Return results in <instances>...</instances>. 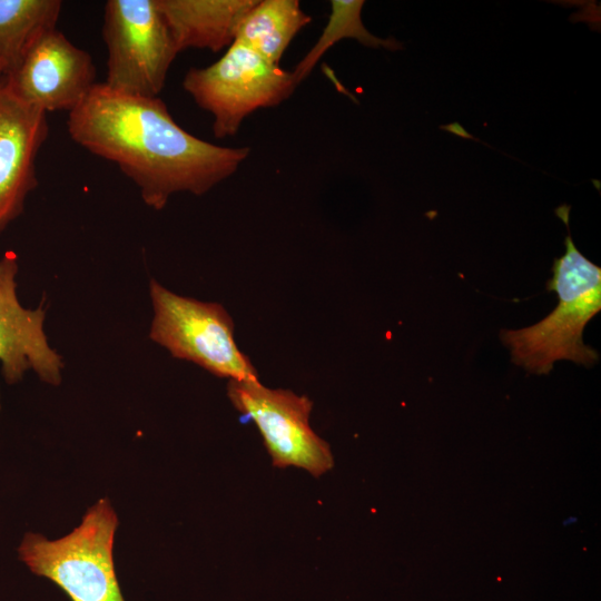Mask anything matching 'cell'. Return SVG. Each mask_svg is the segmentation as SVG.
I'll list each match as a JSON object with an SVG mask.
<instances>
[{
	"mask_svg": "<svg viewBox=\"0 0 601 601\" xmlns=\"http://www.w3.org/2000/svg\"><path fill=\"white\" fill-rule=\"evenodd\" d=\"M154 318L149 337L174 357L193 362L233 381H258L249 358L234 339V323L217 303L180 296L150 282Z\"/></svg>",
	"mask_w": 601,
	"mask_h": 601,
	"instance_id": "cell-5",
	"label": "cell"
},
{
	"mask_svg": "<svg viewBox=\"0 0 601 601\" xmlns=\"http://www.w3.org/2000/svg\"><path fill=\"white\" fill-rule=\"evenodd\" d=\"M61 6L60 0H0V61L6 76L45 32L56 28Z\"/></svg>",
	"mask_w": 601,
	"mask_h": 601,
	"instance_id": "cell-13",
	"label": "cell"
},
{
	"mask_svg": "<svg viewBox=\"0 0 601 601\" xmlns=\"http://www.w3.org/2000/svg\"><path fill=\"white\" fill-rule=\"evenodd\" d=\"M47 114L0 85V231L23 210L37 186L36 157L47 139Z\"/></svg>",
	"mask_w": 601,
	"mask_h": 601,
	"instance_id": "cell-10",
	"label": "cell"
},
{
	"mask_svg": "<svg viewBox=\"0 0 601 601\" xmlns=\"http://www.w3.org/2000/svg\"><path fill=\"white\" fill-rule=\"evenodd\" d=\"M96 83L90 55L57 28L45 32L4 78V85L18 98L46 114H69Z\"/></svg>",
	"mask_w": 601,
	"mask_h": 601,
	"instance_id": "cell-8",
	"label": "cell"
},
{
	"mask_svg": "<svg viewBox=\"0 0 601 601\" xmlns=\"http://www.w3.org/2000/svg\"><path fill=\"white\" fill-rule=\"evenodd\" d=\"M6 78V68L3 63L0 61V85L3 82Z\"/></svg>",
	"mask_w": 601,
	"mask_h": 601,
	"instance_id": "cell-15",
	"label": "cell"
},
{
	"mask_svg": "<svg viewBox=\"0 0 601 601\" xmlns=\"http://www.w3.org/2000/svg\"><path fill=\"white\" fill-rule=\"evenodd\" d=\"M257 0H158L178 52L195 48L218 52L236 38Z\"/></svg>",
	"mask_w": 601,
	"mask_h": 601,
	"instance_id": "cell-11",
	"label": "cell"
},
{
	"mask_svg": "<svg viewBox=\"0 0 601 601\" xmlns=\"http://www.w3.org/2000/svg\"><path fill=\"white\" fill-rule=\"evenodd\" d=\"M297 86L292 71L237 41L216 62L190 68L183 80L185 91L213 116L217 138L234 136L247 116L279 105Z\"/></svg>",
	"mask_w": 601,
	"mask_h": 601,
	"instance_id": "cell-4",
	"label": "cell"
},
{
	"mask_svg": "<svg viewBox=\"0 0 601 601\" xmlns=\"http://www.w3.org/2000/svg\"><path fill=\"white\" fill-rule=\"evenodd\" d=\"M363 0H332L328 21L321 36L292 71L297 85L303 81L322 56L336 42L344 38H354L362 45L372 48L384 47L388 50H398L402 45L393 38L381 39L375 37L364 27L361 11Z\"/></svg>",
	"mask_w": 601,
	"mask_h": 601,
	"instance_id": "cell-14",
	"label": "cell"
},
{
	"mask_svg": "<svg viewBox=\"0 0 601 601\" xmlns=\"http://www.w3.org/2000/svg\"><path fill=\"white\" fill-rule=\"evenodd\" d=\"M117 524L114 509L104 499L87 511L79 526L59 540L27 533L19 556L33 573L55 582L72 601H125L112 559Z\"/></svg>",
	"mask_w": 601,
	"mask_h": 601,
	"instance_id": "cell-3",
	"label": "cell"
},
{
	"mask_svg": "<svg viewBox=\"0 0 601 601\" xmlns=\"http://www.w3.org/2000/svg\"><path fill=\"white\" fill-rule=\"evenodd\" d=\"M71 139L115 162L146 205L162 209L177 193L197 196L234 175L249 147H223L181 128L159 98L125 95L96 83L68 114Z\"/></svg>",
	"mask_w": 601,
	"mask_h": 601,
	"instance_id": "cell-1",
	"label": "cell"
},
{
	"mask_svg": "<svg viewBox=\"0 0 601 601\" xmlns=\"http://www.w3.org/2000/svg\"><path fill=\"white\" fill-rule=\"evenodd\" d=\"M564 245L565 253L554 259L546 284L558 294V306L532 326L500 333L512 362L530 373L548 374L561 359L587 367L599 361L598 352L583 343L582 334L601 311V268L578 250L570 233Z\"/></svg>",
	"mask_w": 601,
	"mask_h": 601,
	"instance_id": "cell-2",
	"label": "cell"
},
{
	"mask_svg": "<svg viewBox=\"0 0 601 601\" xmlns=\"http://www.w3.org/2000/svg\"><path fill=\"white\" fill-rule=\"evenodd\" d=\"M102 35L105 85L129 96L158 97L178 53L158 0H108Z\"/></svg>",
	"mask_w": 601,
	"mask_h": 601,
	"instance_id": "cell-6",
	"label": "cell"
},
{
	"mask_svg": "<svg viewBox=\"0 0 601 601\" xmlns=\"http://www.w3.org/2000/svg\"><path fill=\"white\" fill-rule=\"evenodd\" d=\"M311 21L297 0H257L240 21L235 41L279 65L295 36Z\"/></svg>",
	"mask_w": 601,
	"mask_h": 601,
	"instance_id": "cell-12",
	"label": "cell"
},
{
	"mask_svg": "<svg viewBox=\"0 0 601 601\" xmlns=\"http://www.w3.org/2000/svg\"><path fill=\"white\" fill-rule=\"evenodd\" d=\"M227 394L242 416L257 426L274 466L303 469L316 477L333 467L329 445L311 427L309 398L259 381L230 380Z\"/></svg>",
	"mask_w": 601,
	"mask_h": 601,
	"instance_id": "cell-7",
	"label": "cell"
},
{
	"mask_svg": "<svg viewBox=\"0 0 601 601\" xmlns=\"http://www.w3.org/2000/svg\"><path fill=\"white\" fill-rule=\"evenodd\" d=\"M18 263L13 254L0 258V364L8 384L33 371L46 383L58 385L63 367L61 356L50 347L42 307H23L17 295Z\"/></svg>",
	"mask_w": 601,
	"mask_h": 601,
	"instance_id": "cell-9",
	"label": "cell"
}]
</instances>
